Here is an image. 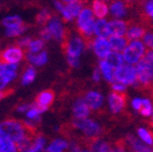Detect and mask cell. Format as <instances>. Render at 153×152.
<instances>
[{
  "label": "cell",
  "instance_id": "ee69618b",
  "mask_svg": "<svg viewBox=\"0 0 153 152\" xmlns=\"http://www.w3.org/2000/svg\"><path fill=\"white\" fill-rule=\"evenodd\" d=\"M10 92H11V91H3V90H0V101H1V100H2L3 98H4V97L8 96V95H9Z\"/></svg>",
  "mask_w": 153,
  "mask_h": 152
},
{
  "label": "cell",
  "instance_id": "d6986e66",
  "mask_svg": "<svg viewBox=\"0 0 153 152\" xmlns=\"http://www.w3.org/2000/svg\"><path fill=\"white\" fill-rule=\"evenodd\" d=\"M94 36L97 37H111V31H110V21L105 19H97L94 23Z\"/></svg>",
  "mask_w": 153,
  "mask_h": 152
},
{
  "label": "cell",
  "instance_id": "8fae6325",
  "mask_svg": "<svg viewBox=\"0 0 153 152\" xmlns=\"http://www.w3.org/2000/svg\"><path fill=\"white\" fill-rule=\"evenodd\" d=\"M148 25L147 23H144L143 21H136V22H129L128 25V29L126 33V37L128 38V40H139L142 39L144 33L147 32Z\"/></svg>",
  "mask_w": 153,
  "mask_h": 152
},
{
  "label": "cell",
  "instance_id": "277c9868",
  "mask_svg": "<svg viewBox=\"0 0 153 152\" xmlns=\"http://www.w3.org/2000/svg\"><path fill=\"white\" fill-rule=\"evenodd\" d=\"M73 127L78 129L82 134L85 135L87 140H92V139H98L102 135L103 129L97 122L90 118H75L73 122Z\"/></svg>",
  "mask_w": 153,
  "mask_h": 152
},
{
  "label": "cell",
  "instance_id": "f35d334b",
  "mask_svg": "<svg viewBox=\"0 0 153 152\" xmlns=\"http://www.w3.org/2000/svg\"><path fill=\"white\" fill-rule=\"evenodd\" d=\"M131 105H133V108L135 109L136 111H140L142 108V99L140 98H136L131 101Z\"/></svg>",
  "mask_w": 153,
  "mask_h": 152
},
{
  "label": "cell",
  "instance_id": "4dcf8cb0",
  "mask_svg": "<svg viewBox=\"0 0 153 152\" xmlns=\"http://www.w3.org/2000/svg\"><path fill=\"white\" fill-rule=\"evenodd\" d=\"M26 29H27V25L23 23L22 25H19V26L7 28L6 35L9 36V37H19V36L22 35Z\"/></svg>",
  "mask_w": 153,
  "mask_h": 152
},
{
  "label": "cell",
  "instance_id": "ba28073f",
  "mask_svg": "<svg viewBox=\"0 0 153 152\" xmlns=\"http://www.w3.org/2000/svg\"><path fill=\"white\" fill-rule=\"evenodd\" d=\"M18 65L10 64V63H2L0 69V90H3L10 82H12L16 76Z\"/></svg>",
  "mask_w": 153,
  "mask_h": 152
},
{
  "label": "cell",
  "instance_id": "5b68a950",
  "mask_svg": "<svg viewBox=\"0 0 153 152\" xmlns=\"http://www.w3.org/2000/svg\"><path fill=\"white\" fill-rule=\"evenodd\" d=\"M115 80L126 86H137L138 85V77H137L136 65L124 63L120 67L115 69Z\"/></svg>",
  "mask_w": 153,
  "mask_h": 152
},
{
  "label": "cell",
  "instance_id": "7bdbcfd3",
  "mask_svg": "<svg viewBox=\"0 0 153 152\" xmlns=\"http://www.w3.org/2000/svg\"><path fill=\"white\" fill-rule=\"evenodd\" d=\"M139 1H140V0H125V2H126L129 7L134 6V4H138Z\"/></svg>",
  "mask_w": 153,
  "mask_h": 152
},
{
  "label": "cell",
  "instance_id": "6da1fadb",
  "mask_svg": "<svg viewBox=\"0 0 153 152\" xmlns=\"http://www.w3.org/2000/svg\"><path fill=\"white\" fill-rule=\"evenodd\" d=\"M94 14L91 7H84L79 15L76 18L77 32L88 41L94 36Z\"/></svg>",
  "mask_w": 153,
  "mask_h": 152
},
{
  "label": "cell",
  "instance_id": "3957f363",
  "mask_svg": "<svg viewBox=\"0 0 153 152\" xmlns=\"http://www.w3.org/2000/svg\"><path fill=\"white\" fill-rule=\"evenodd\" d=\"M147 46L142 40H129L127 47L123 51V56L125 63L131 65H137L144 58L148 51Z\"/></svg>",
  "mask_w": 153,
  "mask_h": 152
},
{
  "label": "cell",
  "instance_id": "44dd1931",
  "mask_svg": "<svg viewBox=\"0 0 153 152\" xmlns=\"http://www.w3.org/2000/svg\"><path fill=\"white\" fill-rule=\"evenodd\" d=\"M99 69H100L101 74H102V76L104 77L106 82L111 83V84L113 82H115V67L110 64L105 59L100 60V62H99Z\"/></svg>",
  "mask_w": 153,
  "mask_h": 152
},
{
  "label": "cell",
  "instance_id": "7c38bea8",
  "mask_svg": "<svg viewBox=\"0 0 153 152\" xmlns=\"http://www.w3.org/2000/svg\"><path fill=\"white\" fill-rule=\"evenodd\" d=\"M110 15L112 19H124L128 15L129 6L125 0H111L110 1Z\"/></svg>",
  "mask_w": 153,
  "mask_h": 152
},
{
  "label": "cell",
  "instance_id": "7a4b0ae2",
  "mask_svg": "<svg viewBox=\"0 0 153 152\" xmlns=\"http://www.w3.org/2000/svg\"><path fill=\"white\" fill-rule=\"evenodd\" d=\"M62 46L66 54V59H79L82 51L88 47L87 40L82 35L70 33H68L66 38L62 42Z\"/></svg>",
  "mask_w": 153,
  "mask_h": 152
},
{
  "label": "cell",
  "instance_id": "30bf717a",
  "mask_svg": "<svg viewBox=\"0 0 153 152\" xmlns=\"http://www.w3.org/2000/svg\"><path fill=\"white\" fill-rule=\"evenodd\" d=\"M48 29L50 31L51 35H52L53 39H56V41H60V42H63L66 35H68V32L65 31L63 24H62L61 20L56 16H51V19L49 20V22L47 23Z\"/></svg>",
  "mask_w": 153,
  "mask_h": 152
},
{
  "label": "cell",
  "instance_id": "4fadbf2b",
  "mask_svg": "<svg viewBox=\"0 0 153 152\" xmlns=\"http://www.w3.org/2000/svg\"><path fill=\"white\" fill-rule=\"evenodd\" d=\"M141 20L149 26H153V0H140L138 2Z\"/></svg>",
  "mask_w": 153,
  "mask_h": 152
},
{
  "label": "cell",
  "instance_id": "b9f144b4",
  "mask_svg": "<svg viewBox=\"0 0 153 152\" xmlns=\"http://www.w3.org/2000/svg\"><path fill=\"white\" fill-rule=\"evenodd\" d=\"M30 108V105H28V104H23V105H21V107H19V108H18V111H20V112L27 111V110H28Z\"/></svg>",
  "mask_w": 153,
  "mask_h": 152
},
{
  "label": "cell",
  "instance_id": "cb8c5ba5",
  "mask_svg": "<svg viewBox=\"0 0 153 152\" xmlns=\"http://www.w3.org/2000/svg\"><path fill=\"white\" fill-rule=\"evenodd\" d=\"M105 60L112 66H114L115 69H117V67H120L121 65H123L125 63L123 52H117V51H113V50L111 51V53H110L109 56L106 57Z\"/></svg>",
  "mask_w": 153,
  "mask_h": 152
},
{
  "label": "cell",
  "instance_id": "2e32d148",
  "mask_svg": "<svg viewBox=\"0 0 153 152\" xmlns=\"http://www.w3.org/2000/svg\"><path fill=\"white\" fill-rule=\"evenodd\" d=\"M126 141L129 146L130 152H153V148L149 147L147 143H143L141 139H138L133 135H128Z\"/></svg>",
  "mask_w": 153,
  "mask_h": 152
},
{
  "label": "cell",
  "instance_id": "d590c367",
  "mask_svg": "<svg viewBox=\"0 0 153 152\" xmlns=\"http://www.w3.org/2000/svg\"><path fill=\"white\" fill-rule=\"evenodd\" d=\"M149 28V27H148ZM143 44L147 46L148 49H152L153 48V28L147 29V32L144 33L143 37H142Z\"/></svg>",
  "mask_w": 153,
  "mask_h": 152
},
{
  "label": "cell",
  "instance_id": "74e56055",
  "mask_svg": "<svg viewBox=\"0 0 153 152\" xmlns=\"http://www.w3.org/2000/svg\"><path fill=\"white\" fill-rule=\"evenodd\" d=\"M40 37L42 38L45 41H46V40H50L51 38H52V35H51L50 31L48 29L47 26L44 27V28L40 31Z\"/></svg>",
  "mask_w": 153,
  "mask_h": 152
},
{
  "label": "cell",
  "instance_id": "1f68e13d",
  "mask_svg": "<svg viewBox=\"0 0 153 152\" xmlns=\"http://www.w3.org/2000/svg\"><path fill=\"white\" fill-rule=\"evenodd\" d=\"M44 146H45V138L42 136H38V137H36V139L34 140L32 146L24 152H39L42 150Z\"/></svg>",
  "mask_w": 153,
  "mask_h": 152
},
{
  "label": "cell",
  "instance_id": "bcb514c9",
  "mask_svg": "<svg viewBox=\"0 0 153 152\" xmlns=\"http://www.w3.org/2000/svg\"><path fill=\"white\" fill-rule=\"evenodd\" d=\"M103 1H105V2H110L111 0H103Z\"/></svg>",
  "mask_w": 153,
  "mask_h": 152
},
{
  "label": "cell",
  "instance_id": "e575fe53",
  "mask_svg": "<svg viewBox=\"0 0 153 152\" xmlns=\"http://www.w3.org/2000/svg\"><path fill=\"white\" fill-rule=\"evenodd\" d=\"M140 113L143 115V116L148 117L151 116V114H153V105L149 99H142V108L140 110Z\"/></svg>",
  "mask_w": 153,
  "mask_h": 152
},
{
  "label": "cell",
  "instance_id": "f1b7e54d",
  "mask_svg": "<svg viewBox=\"0 0 153 152\" xmlns=\"http://www.w3.org/2000/svg\"><path fill=\"white\" fill-rule=\"evenodd\" d=\"M137 133H138L139 138H140L144 143H147L149 146H153V133H151L150 130H148V129L143 128V127H139Z\"/></svg>",
  "mask_w": 153,
  "mask_h": 152
},
{
  "label": "cell",
  "instance_id": "ac0fdd59",
  "mask_svg": "<svg viewBox=\"0 0 153 152\" xmlns=\"http://www.w3.org/2000/svg\"><path fill=\"white\" fill-rule=\"evenodd\" d=\"M91 9L97 19H105L110 14L109 4L103 0H92Z\"/></svg>",
  "mask_w": 153,
  "mask_h": 152
},
{
  "label": "cell",
  "instance_id": "8992f818",
  "mask_svg": "<svg viewBox=\"0 0 153 152\" xmlns=\"http://www.w3.org/2000/svg\"><path fill=\"white\" fill-rule=\"evenodd\" d=\"M87 45H88L89 48H91L94 54L100 60L105 59L111 53V51H112V47H111L109 38L94 36L90 40L87 41Z\"/></svg>",
  "mask_w": 153,
  "mask_h": 152
},
{
  "label": "cell",
  "instance_id": "f546056e",
  "mask_svg": "<svg viewBox=\"0 0 153 152\" xmlns=\"http://www.w3.org/2000/svg\"><path fill=\"white\" fill-rule=\"evenodd\" d=\"M36 77V70L34 66H28L24 72L23 76H22V84L23 85H28L35 79Z\"/></svg>",
  "mask_w": 153,
  "mask_h": 152
},
{
  "label": "cell",
  "instance_id": "f907efd6",
  "mask_svg": "<svg viewBox=\"0 0 153 152\" xmlns=\"http://www.w3.org/2000/svg\"><path fill=\"white\" fill-rule=\"evenodd\" d=\"M152 50H153V48H152Z\"/></svg>",
  "mask_w": 153,
  "mask_h": 152
},
{
  "label": "cell",
  "instance_id": "d4e9b609",
  "mask_svg": "<svg viewBox=\"0 0 153 152\" xmlns=\"http://www.w3.org/2000/svg\"><path fill=\"white\" fill-rule=\"evenodd\" d=\"M18 145L6 137L0 138V152H18Z\"/></svg>",
  "mask_w": 153,
  "mask_h": 152
},
{
  "label": "cell",
  "instance_id": "c3c4849f",
  "mask_svg": "<svg viewBox=\"0 0 153 152\" xmlns=\"http://www.w3.org/2000/svg\"><path fill=\"white\" fill-rule=\"evenodd\" d=\"M0 69H1V62H0Z\"/></svg>",
  "mask_w": 153,
  "mask_h": 152
},
{
  "label": "cell",
  "instance_id": "60d3db41",
  "mask_svg": "<svg viewBox=\"0 0 153 152\" xmlns=\"http://www.w3.org/2000/svg\"><path fill=\"white\" fill-rule=\"evenodd\" d=\"M101 72H100V69L98 67V69H96V70L94 71V74H92V79H94V82L98 83L100 82V78H101Z\"/></svg>",
  "mask_w": 153,
  "mask_h": 152
},
{
  "label": "cell",
  "instance_id": "ffe728a7",
  "mask_svg": "<svg viewBox=\"0 0 153 152\" xmlns=\"http://www.w3.org/2000/svg\"><path fill=\"white\" fill-rule=\"evenodd\" d=\"M53 100H54V94H53V91L45 90L37 96L35 104L45 112L49 108V105L53 102Z\"/></svg>",
  "mask_w": 153,
  "mask_h": 152
},
{
  "label": "cell",
  "instance_id": "52a82bcc",
  "mask_svg": "<svg viewBox=\"0 0 153 152\" xmlns=\"http://www.w3.org/2000/svg\"><path fill=\"white\" fill-rule=\"evenodd\" d=\"M24 58V51L19 45L7 47L0 53V62L10 63V64H18Z\"/></svg>",
  "mask_w": 153,
  "mask_h": 152
},
{
  "label": "cell",
  "instance_id": "836d02e7",
  "mask_svg": "<svg viewBox=\"0 0 153 152\" xmlns=\"http://www.w3.org/2000/svg\"><path fill=\"white\" fill-rule=\"evenodd\" d=\"M42 110L40 108H38L37 105H30V108L27 110L26 116L27 118H30L32 121H38L39 120V115L42 113Z\"/></svg>",
  "mask_w": 153,
  "mask_h": 152
},
{
  "label": "cell",
  "instance_id": "e0dca14e",
  "mask_svg": "<svg viewBox=\"0 0 153 152\" xmlns=\"http://www.w3.org/2000/svg\"><path fill=\"white\" fill-rule=\"evenodd\" d=\"M84 99L86 100V102L88 103L90 109L94 110V111H97V110L102 108L103 96L100 92H98V91H94V90L88 91V92L85 95Z\"/></svg>",
  "mask_w": 153,
  "mask_h": 152
},
{
  "label": "cell",
  "instance_id": "5bb4252c",
  "mask_svg": "<svg viewBox=\"0 0 153 152\" xmlns=\"http://www.w3.org/2000/svg\"><path fill=\"white\" fill-rule=\"evenodd\" d=\"M90 107L84 98H78L73 104V114L75 118H86L90 114Z\"/></svg>",
  "mask_w": 153,
  "mask_h": 152
},
{
  "label": "cell",
  "instance_id": "9c48e42d",
  "mask_svg": "<svg viewBox=\"0 0 153 152\" xmlns=\"http://www.w3.org/2000/svg\"><path fill=\"white\" fill-rule=\"evenodd\" d=\"M108 102H109V108L111 112L114 114H118L123 111L127 102V97L124 92H116L112 91L109 95L108 98Z\"/></svg>",
  "mask_w": 153,
  "mask_h": 152
},
{
  "label": "cell",
  "instance_id": "484cf974",
  "mask_svg": "<svg viewBox=\"0 0 153 152\" xmlns=\"http://www.w3.org/2000/svg\"><path fill=\"white\" fill-rule=\"evenodd\" d=\"M68 148V143L62 139H56L48 146L46 152H64L65 149Z\"/></svg>",
  "mask_w": 153,
  "mask_h": 152
},
{
  "label": "cell",
  "instance_id": "681fc988",
  "mask_svg": "<svg viewBox=\"0 0 153 152\" xmlns=\"http://www.w3.org/2000/svg\"><path fill=\"white\" fill-rule=\"evenodd\" d=\"M152 97H153V92H152Z\"/></svg>",
  "mask_w": 153,
  "mask_h": 152
},
{
  "label": "cell",
  "instance_id": "603a6c76",
  "mask_svg": "<svg viewBox=\"0 0 153 152\" xmlns=\"http://www.w3.org/2000/svg\"><path fill=\"white\" fill-rule=\"evenodd\" d=\"M27 61L30 62V64L34 66H41L47 63L48 61V56L46 51H41V52L37 53H27Z\"/></svg>",
  "mask_w": 153,
  "mask_h": 152
},
{
  "label": "cell",
  "instance_id": "7402d4cb",
  "mask_svg": "<svg viewBox=\"0 0 153 152\" xmlns=\"http://www.w3.org/2000/svg\"><path fill=\"white\" fill-rule=\"evenodd\" d=\"M111 47L113 51H117V52H123L127 45L129 42L128 38L126 36H111L109 38Z\"/></svg>",
  "mask_w": 153,
  "mask_h": 152
},
{
  "label": "cell",
  "instance_id": "7dc6e473",
  "mask_svg": "<svg viewBox=\"0 0 153 152\" xmlns=\"http://www.w3.org/2000/svg\"><path fill=\"white\" fill-rule=\"evenodd\" d=\"M151 122H152V125H153V114H152V118H151Z\"/></svg>",
  "mask_w": 153,
  "mask_h": 152
},
{
  "label": "cell",
  "instance_id": "83f0119b",
  "mask_svg": "<svg viewBox=\"0 0 153 152\" xmlns=\"http://www.w3.org/2000/svg\"><path fill=\"white\" fill-rule=\"evenodd\" d=\"M23 21L20 16L18 15H11V16H7L2 20V25L6 28H10V27H15L19 25H22Z\"/></svg>",
  "mask_w": 153,
  "mask_h": 152
},
{
  "label": "cell",
  "instance_id": "d6a6232c",
  "mask_svg": "<svg viewBox=\"0 0 153 152\" xmlns=\"http://www.w3.org/2000/svg\"><path fill=\"white\" fill-rule=\"evenodd\" d=\"M51 16H52V15H51L50 12L48 11V10L44 9L37 14V16H36V22H37V24H39V25H46V24L49 22V20L51 19Z\"/></svg>",
  "mask_w": 153,
  "mask_h": 152
},
{
  "label": "cell",
  "instance_id": "4316f807",
  "mask_svg": "<svg viewBox=\"0 0 153 152\" xmlns=\"http://www.w3.org/2000/svg\"><path fill=\"white\" fill-rule=\"evenodd\" d=\"M44 47H45V40L42 38H37V39H30V44L27 46V49H28V52L37 53V52H40Z\"/></svg>",
  "mask_w": 153,
  "mask_h": 152
},
{
  "label": "cell",
  "instance_id": "9a60e30c",
  "mask_svg": "<svg viewBox=\"0 0 153 152\" xmlns=\"http://www.w3.org/2000/svg\"><path fill=\"white\" fill-rule=\"evenodd\" d=\"M129 22L123 19H112L110 21V31L111 36H126Z\"/></svg>",
  "mask_w": 153,
  "mask_h": 152
},
{
  "label": "cell",
  "instance_id": "f6af8a7d",
  "mask_svg": "<svg viewBox=\"0 0 153 152\" xmlns=\"http://www.w3.org/2000/svg\"><path fill=\"white\" fill-rule=\"evenodd\" d=\"M64 3H70V2H75V1H79V2H84L85 0H62Z\"/></svg>",
  "mask_w": 153,
  "mask_h": 152
},
{
  "label": "cell",
  "instance_id": "8d00e7d4",
  "mask_svg": "<svg viewBox=\"0 0 153 152\" xmlns=\"http://www.w3.org/2000/svg\"><path fill=\"white\" fill-rule=\"evenodd\" d=\"M112 90L116 91V92H125V90H126V85H124L122 83L115 80V82L112 83Z\"/></svg>",
  "mask_w": 153,
  "mask_h": 152
},
{
  "label": "cell",
  "instance_id": "ab89813d",
  "mask_svg": "<svg viewBox=\"0 0 153 152\" xmlns=\"http://www.w3.org/2000/svg\"><path fill=\"white\" fill-rule=\"evenodd\" d=\"M30 37H24V38H21L20 40L18 41V45L20 46V47H27L28 46V44H30Z\"/></svg>",
  "mask_w": 153,
  "mask_h": 152
}]
</instances>
